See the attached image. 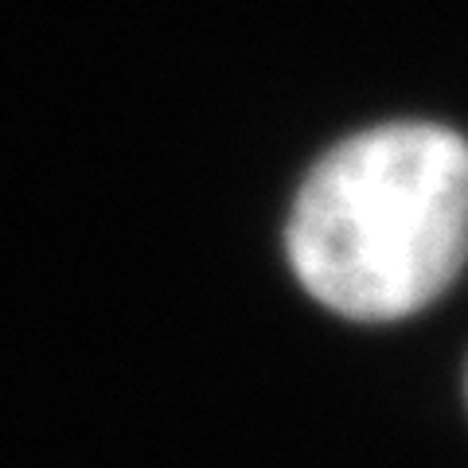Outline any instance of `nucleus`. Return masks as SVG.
<instances>
[{
	"label": "nucleus",
	"mask_w": 468,
	"mask_h": 468,
	"mask_svg": "<svg viewBox=\"0 0 468 468\" xmlns=\"http://www.w3.org/2000/svg\"><path fill=\"white\" fill-rule=\"evenodd\" d=\"M297 282L347 320H402L468 261V141L390 122L340 141L304 176L285 227Z\"/></svg>",
	"instance_id": "nucleus-1"
}]
</instances>
